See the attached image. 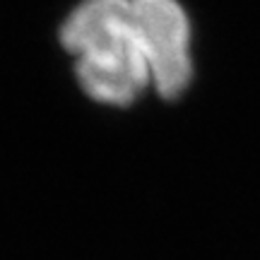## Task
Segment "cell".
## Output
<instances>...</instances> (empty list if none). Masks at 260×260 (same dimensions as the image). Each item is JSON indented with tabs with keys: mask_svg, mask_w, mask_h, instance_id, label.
Masks as SVG:
<instances>
[{
	"mask_svg": "<svg viewBox=\"0 0 260 260\" xmlns=\"http://www.w3.org/2000/svg\"><path fill=\"white\" fill-rule=\"evenodd\" d=\"M60 44L75 56L84 94L104 106H130L152 87L130 0L77 3L60 24Z\"/></svg>",
	"mask_w": 260,
	"mask_h": 260,
	"instance_id": "obj_1",
	"label": "cell"
},
{
	"mask_svg": "<svg viewBox=\"0 0 260 260\" xmlns=\"http://www.w3.org/2000/svg\"><path fill=\"white\" fill-rule=\"evenodd\" d=\"M149 82L161 99H178L193 82V27L178 0H130Z\"/></svg>",
	"mask_w": 260,
	"mask_h": 260,
	"instance_id": "obj_2",
	"label": "cell"
}]
</instances>
